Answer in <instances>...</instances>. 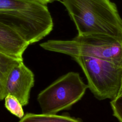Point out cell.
Returning <instances> with one entry per match:
<instances>
[{
    "label": "cell",
    "instance_id": "cell-10",
    "mask_svg": "<svg viewBox=\"0 0 122 122\" xmlns=\"http://www.w3.org/2000/svg\"><path fill=\"white\" fill-rule=\"evenodd\" d=\"M5 106L6 109L12 114L19 118H22L24 115L22 105L19 100L14 96L10 95L5 97Z\"/></svg>",
    "mask_w": 122,
    "mask_h": 122
},
{
    "label": "cell",
    "instance_id": "cell-7",
    "mask_svg": "<svg viewBox=\"0 0 122 122\" xmlns=\"http://www.w3.org/2000/svg\"><path fill=\"white\" fill-rule=\"evenodd\" d=\"M29 45L17 31L0 23V52L23 60V54Z\"/></svg>",
    "mask_w": 122,
    "mask_h": 122
},
{
    "label": "cell",
    "instance_id": "cell-3",
    "mask_svg": "<svg viewBox=\"0 0 122 122\" xmlns=\"http://www.w3.org/2000/svg\"><path fill=\"white\" fill-rule=\"evenodd\" d=\"M40 45L45 50L72 58L92 57L122 65V41L108 35H78L71 40H49Z\"/></svg>",
    "mask_w": 122,
    "mask_h": 122
},
{
    "label": "cell",
    "instance_id": "cell-12",
    "mask_svg": "<svg viewBox=\"0 0 122 122\" xmlns=\"http://www.w3.org/2000/svg\"><path fill=\"white\" fill-rule=\"evenodd\" d=\"M39 0L45 4H47L48 3H51L53 1H60V0Z\"/></svg>",
    "mask_w": 122,
    "mask_h": 122
},
{
    "label": "cell",
    "instance_id": "cell-6",
    "mask_svg": "<svg viewBox=\"0 0 122 122\" xmlns=\"http://www.w3.org/2000/svg\"><path fill=\"white\" fill-rule=\"evenodd\" d=\"M34 84L33 73L21 61L12 68L8 76L5 87V96L12 95L19 100L22 106L27 105Z\"/></svg>",
    "mask_w": 122,
    "mask_h": 122
},
{
    "label": "cell",
    "instance_id": "cell-8",
    "mask_svg": "<svg viewBox=\"0 0 122 122\" xmlns=\"http://www.w3.org/2000/svg\"><path fill=\"white\" fill-rule=\"evenodd\" d=\"M20 60L0 52V101L5 97V87L8 76Z\"/></svg>",
    "mask_w": 122,
    "mask_h": 122
},
{
    "label": "cell",
    "instance_id": "cell-1",
    "mask_svg": "<svg viewBox=\"0 0 122 122\" xmlns=\"http://www.w3.org/2000/svg\"><path fill=\"white\" fill-rule=\"evenodd\" d=\"M0 23L17 31L29 45L42 40L53 27L47 4L38 0H0Z\"/></svg>",
    "mask_w": 122,
    "mask_h": 122
},
{
    "label": "cell",
    "instance_id": "cell-5",
    "mask_svg": "<svg viewBox=\"0 0 122 122\" xmlns=\"http://www.w3.org/2000/svg\"><path fill=\"white\" fill-rule=\"evenodd\" d=\"M87 88L77 72L71 71L61 76L38 94L42 113L55 114L69 109L81 99Z\"/></svg>",
    "mask_w": 122,
    "mask_h": 122
},
{
    "label": "cell",
    "instance_id": "cell-4",
    "mask_svg": "<svg viewBox=\"0 0 122 122\" xmlns=\"http://www.w3.org/2000/svg\"><path fill=\"white\" fill-rule=\"evenodd\" d=\"M80 65L87 80V85L99 100L117 97L122 89V65L102 59L72 57Z\"/></svg>",
    "mask_w": 122,
    "mask_h": 122
},
{
    "label": "cell",
    "instance_id": "cell-13",
    "mask_svg": "<svg viewBox=\"0 0 122 122\" xmlns=\"http://www.w3.org/2000/svg\"><path fill=\"white\" fill-rule=\"evenodd\" d=\"M121 92H122V91H121Z\"/></svg>",
    "mask_w": 122,
    "mask_h": 122
},
{
    "label": "cell",
    "instance_id": "cell-9",
    "mask_svg": "<svg viewBox=\"0 0 122 122\" xmlns=\"http://www.w3.org/2000/svg\"><path fill=\"white\" fill-rule=\"evenodd\" d=\"M19 122H81L79 119L68 115L27 113Z\"/></svg>",
    "mask_w": 122,
    "mask_h": 122
},
{
    "label": "cell",
    "instance_id": "cell-2",
    "mask_svg": "<svg viewBox=\"0 0 122 122\" xmlns=\"http://www.w3.org/2000/svg\"><path fill=\"white\" fill-rule=\"evenodd\" d=\"M78 35L102 34L122 41V19L110 0H60Z\"/></svg>",
    "mask_w": 122,
    "mask_h": 122
},
{
    "label": "cell",
    "instance_id": "cell-11",
    "mask_svg": "<svg viewBox=\"0 0 122 122\" xmlns=\"http://www.w3.org/2000/svg\"><path fill=\"white\" fill-rule=\"evenodd\" d=\"M110 104L113 115L119 122H122V92L115 99L111 100Z\"/></svg>",
    "mask_w": 122,
    "mask_h": 122
}]
</instances>
